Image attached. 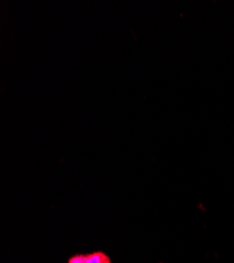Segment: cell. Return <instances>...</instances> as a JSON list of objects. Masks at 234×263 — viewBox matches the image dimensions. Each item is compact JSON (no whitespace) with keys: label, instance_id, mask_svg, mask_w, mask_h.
<instances>
[{"label":"cell","instance_id":"obj_1","mask_svg":"<svg viewBox=\"0 0 234 263\" xmlns=\"http://www.w3.org/2000/svg\"><path fill=\"white\" fill-rule=\"evenodd\" d=\"M67 263H113L112 258L103 251L72 255Z\"/></svg>","mask_w":234,"mask_h":263}]
</instances>
